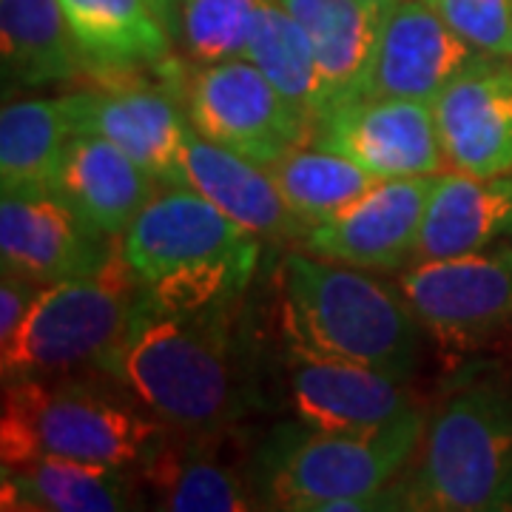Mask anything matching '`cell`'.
Here are the masks:
<instances>
[{"mask_svg":"<svg viewBox=\"0 0 512 512\" xmlns=\"http://www.w3.org/2000/svg\"><path fill=\"white\" fill-rule=\"evenodd\" d=\"M234 302L168 311L143 296L100 370L134 393L154 419L183 433H222L248 410Z\"/></svg>","mask_w":512,"mask_h":512,"instance_id":"6da1fadb","label":"cell"},{"mask_svg":"<svg viewBox=\"0 0 512 512\" xmlns=\"http://www.w3.org/2000/svg\"><path fill=\"white\" fill-rule=\"evenodd\" d=\"M279 308L288 345L402 382L416 370L421 325L399 282L293 248L279 265Z\"/></svg>","mask_w":512,"mask_h":512,"instance_id":"7a4b0ae2","label":"cell"},{"mask_svg":"<svg viewBox=\"0 0 512 512\" xmlns=\"http://www.w3.org/2000/svg\"><path fill=\"white\" fill-rule=\"evenodd\" d=\"M120 251L143 296L168 311L234 302L254 279L262 239L188 185H163Z\"/></svg>","mask_w":512,"mask_h":512,"instance_id":"3957f363","label":"cell"},{"mask_svg":"<svg viewBox=\"0 0 512 512\" xmlns=\"http://www.w3.org/2000/svg\"><path fill=\"white\" fill-rule=\"evenodd\" d=\"M390 501L393 510H512L510 373L476 376L444 399Z\"/></svg>","mask_w":512,"mask_h":512,"instance_id":"277c9868","label":"cell"},{"mask_svg":"<svg viewBox=\"0 0 512 512\" xmlns=\"http://www.w3.org/2000/svg\"><path fill=\"white\" fill-rule=\"evenodd\" d=\"M123 382L63 373L3 384L0 461L6 467L66 458L106 467H140L163 436Z\"/></svg>","mask_w":512,"mask_h":512,"instance_id":"5b68a950","label":"cell"},{"mask_svg":"<svg viewBox=\"0 0 512 512\" xmlns=\"http://www.w3.org/2000/svg\"><path fill=\"white\" fill-rule=\"evenodd\" d=\"M427 421L416 407L362 430H308L265 456L268 507L293 512H373L387 484L413 461Z\"/></svg>","mask_w":512,"mask_h":512,"instance_id":"8992f818","label":"cell"},{"mask_svg":"<svg viewBox=\"0 0 512 512\" xmlns=\"http://www.w3.org/2000/svg\"><path fill=\"white\" fill-rule=\"evenodd\" d=\"M143 291L123 251L94 274L43 285L18 333L0 345L3 384L100 365L123 336Z\"/></svg>","mask_w":512,"mask_h":512,"instance_id":"52a82bcc","label":"cell"},{"mask_svg":"<svg viewBox=\"0 0 512 512\" xmlns=\"http://www.w3.org/2000/svg\"><path fill=\"white\" fill-rule=\"evenodd\" d=\"M185 77L174 63L160 72L94 77V86L66 94L77 134H100L131 154L163 185H180L183 148L191 137Z\"/></svg>","mask_w":512,"mask_h":512,"instance_id":"ba28073f","label":"cell"},{"mask_svg":"<svg viewBox=\"0 0 512 512\" xmlns=\"http://www.w3.org/2000/svg\"><path fill=\"white\" fill-rule=\"evenodd\" d=\"M191 128L251 163L268 165L311 143L313 123L245 57L194 66L185 77Z\"/></svg>","mask_w":512,"mask_h":512,"instance_id":"9c48e42d","label":"cell"},{"mask_svg":"<svg viewBox=\"0 0 512 512\" xmlns=\"http://www.w3.org/2000/svg\"><path fill=\"white\" fill-rule=\"evenodd\" d=\"M424 333L467 348L512 322V239L487 251L419 259L399 276Z\"/></svg>","mask_w":512,"mask_h":512,"instance_id":"30bf717a","label":"cell"},{"mask_svg":"<svg viewBox=\"0 0 512 512\" xmlns=\"http://www.w3.org/2000/svg\"><path fill=\"white\" fill-rule=\"evenodd\" d=\"M311 143L336 151L376 180L441 174L433 103L402 97H356L313 123Z\"/></svg>","mask_w":512,"mask_h":512,"instance_id":"8fae6325","label":"cell"},{"mask_svg":"<svg viewBox=\"0 0 512 512\" xmlns=\"http://www.w3.org/2000/svg\"><path fill=\"white\" fill-rule=\"evenodd\" d=\"M436 180L439 174L376 180L345 211L311 225L293 248L362 271H404L413 265Z\"/></svg>","mask_w":512,"mask_h":512,"instance_id":"7c38bea8","label":"cell"},{"mask_svg":"<svg viewBox=\"0 0 512 512\" xmlns=\"http://www.w3.org/2000/svg\"><path fill=\"white\" fill-rule=\"evenodd\" d=\"M120 251V239L97 231L52 188L15 191L0 200L3 271L37 285L94 274Z\"/></svg>","mask_w":512,"mask_h":512,"instance_id":"4fadbf2b","label":"cell"},{"mask_svg":"<svg viewBox=\"0 0 512 512\" xmlns=\"http://www.w3.org/2000/svg\"><path fill=\"white\" fill-rule=\"evenodd\" d=\"M433 117L447 168L512 174V57H473L433 100Z\"/></svg>","mask_w":512,"mask_h":512,"instance_id":"5bb4252c","label":"cell"},{"mask_svg":"<svg viewBox=\"0 0 512 512\" xmlns=\"http://www.w3.org/2000/svg\"><path fill=\"white\" fill-rule=\"evenodd\" d=\"M476 55L481 52L458 37L424 0H399L384 15L382 32L356 97H402L433 103Z\"/></svg>","mask_w":512,"mask_h":512,"instance_id":"9a60e30c","label":"cell"},{"mask_svg":"<svg viewBox=\"0 0 512 512\" xmlns=\"http://www.w3.org/2000/svg\"><path fill=\"white\" fill-rule=\"evenodd\" d=\"M288 402L308 430H362L410 410L402 379L288 345Z\"/></svg>","mask_w":512,"mask_h":512,"instance_id":"2e32d148","label":"cell"},{"mask_svg":"<svg viewBox=\"0 0 512 512\" xmlns=\"http://www.w3.org/2000/svg\"><path fill=\"white\" fill-rule=\"evenodd\" d=\"M49 188L97 231L120 239L163 183L106 137L74 134Z\"/></svg>","mask_w":512,"mask_h":512,"instance_id":"e0dca14e","label":"cell"},{"mask_svg":"<svg viewBox=\"0 0 512 512\" xmlns=\"http://www.w3.org/2000/svg\"><path fill=\"white\" fill-rule=\"evenodd\" d=\"M222 433H183L165 427L137 467L157 510L248 512L262 507L237 467L222 458L217 441Z\"/></svg>","mask_w":512,"mask_h":512,"instance_id":"ac0fdd59","label":"cell"},{"mask_svg":"<svg viewBox=\"0 0 512 512\" xmlns=\"http://www.w3.org/2000/svg\"><path fill=\"white\" fill-rule=\"evenodd\" d=\"M180 185L194 188L222 214L254 231L262 242L296 245L308 234V225L285 205L274 177L265 165L251 163L228 148L191 131L183 148Z\"/></svg>","mask_w":512,"mask_h":512,"instance_id":"d6986e66","label":"cell"},{"mask_svg":"<svg viewBox=\"0 0 512 512\" xmlns=\"http://www.w3.org/2000/svg\"><path fill=\"white\" fill-rule=\"evenodd\" d=\"M86 74L160 72L174 60V37L151 0H60Z\"/></svg>","mask_w":512,"mask_h":512,"instance_id":"ffe728a7","label":"cell"},{"mask_svg":"<svg viewBox=\"0 0 512 512\" xmlns=\"http://www.w3.org/2000/svg\"><path fill=\"white\" fill-rule=\"evenodd\" d=\"M501 239H512V174L473 177L447 168L427 202L413 262L476 254Z\"/></svg>","mask_w":512,"mask_h":512,"instance_id":"44dd1931","label":"cell"},{"mask_svg":"<svg viewBox=\"0 0 512 512\" xmlns=\"http://www.w3.org/2000/svg\"><path fill=\"white\" fill-rule=\"evenodd\" d=\"M3 510L120 512L140 507V470L66 458H37L6 467L0 481Z\"/></svg>","mask_w":512,"mask_h":512,"instance_id":"7402d4cb","label":"cell"},{"mask_svg":"<svg viewBox=\"0 0 512 512\" xmlns=\"http://www.w3.org/2000/svg\"><path fill=\"white\" fill-rule=\"evenodd\" d=\"M308 35L325 83V111L356 97L384 12L365 0H279Z\"/></svg>","mask_w":512,"mask_h":512,"instance_id":"603a6c76","label":"cell"},{"mask_svg":"<svg viewBox=\"0 0 512 512\" xmlns=\"http://www.w3.org/2000/svg\"><path fill=\"white\" fill-rule=\"evenodd\" d=\"M3 77L15 86H52L86 74L60 0H0Z\"/></svg>","mask_w":512,"mask_h":512,"instance_id":"cb8c5ba5","label":"cell"},{"mask_svg":"<svg viewBox=\"0 0 512 512\" xmlns=\"http://www.w3.org/2000/svg\"><path fill=\"white\" fill-rule=\"evenodd\" d=\"M74 134L66 94L9 100L0 114L3 194L49 188Z\"/></svg>","mask_w":512,"mask_h":512,"instance_id":"d4e9b609","label":"cell"},{"mask_svg":"<svg viewBox=\"0 0 512 512\" xmlns=\"http://www.w3.org/2000/svg\"><path fill=\"white\" fill-rule=\"evenodd\" d=\"M268 171L285 205L308 228L336 217L376 183V177L348 157L313 143L288 151L268 165Z\"/></svg>","mask_w":512,"mask_h":512,"instance_id":"484cf974","label":"cell"},{"mask_svg":"<svg viewBox=\"0 0 512 512\" xmlns=\"http://www.w3.org/2000/svg\"><path fill=\"white\" fill-rule=\"evenodd\" d=\"M242 57L251 60L311 123L325 114V83L311 40L279 0H271L262 12Z\"/></svg>","mask_w":512,"mask_h":512,"instance_id":"4316f807","label":"cell"},{"mask_svg":"<svg viewBox=\"0 0 512 512\" xmlns=\"http://www.w3.org/2000/svg\"><path fill=\"white\" fill-rule=\"evenodd\" d=\"M268 3L271 0H177L171 26L174 46L194 66L242 57Z\"/></svg>","mask_w":512,"mask_h":512,"instance_id":"83f0119b","label":"cell"},{"mask_svg":"<svg viewBox=\"0 0 512 512\" xmlns=\"http://www.w3.org/2000/svg\"><path fill=\"white\" fill-rule=\"evenodd\" d=\"M458 37L484 55L512 57V0H424Z\"/></svg>","mask_w":512,"mask_h":512,"instance_id":"f1b7e54d","label":"cell"},{"mask_svg":"<svg viewBox=\"0 0 512 512\" xmlns=\"http://www.w3.org/2000/svg\"><path fill=\"white\" fill-rule=\"evenodd\" d=\"M40 288L43 285H37L26 276L3 271V276H0V345H6L18 333Z\"/></svg>","mask_w":512,"mask_h":512,"instance_id":"f546056e","label":"cell"},{"mask_svg":"<svg viewBox=\"0 0 512 512\" xmlns=\"http://www.w3.org/2000/svg\"><path fill=\"white\" fill-rule=\"evenodd\" d=\"M174 3H177V0H151L154 12L160 15V20H163L168 32H171V26H174Z\"/></svg>","mask_w":512,"mask_h":512,"instance_id":"4dcf8cb0","label":"cell"},{"mask_svg":"<svg viewBox=\"0 0 512 512\" xmlns=\"http://www.w3.org/2000/svg\"><path fill=\"white\" fill-rule=\"evenodd\" d=\"M365 3H370L373 9H379V12H384V15H387V12H390V9H393L399 0H365Z\"/></svg>","mask_w":512,"mask_h":512,"instance_id":"1f68e13d","label":"cell"}]
</instances>
